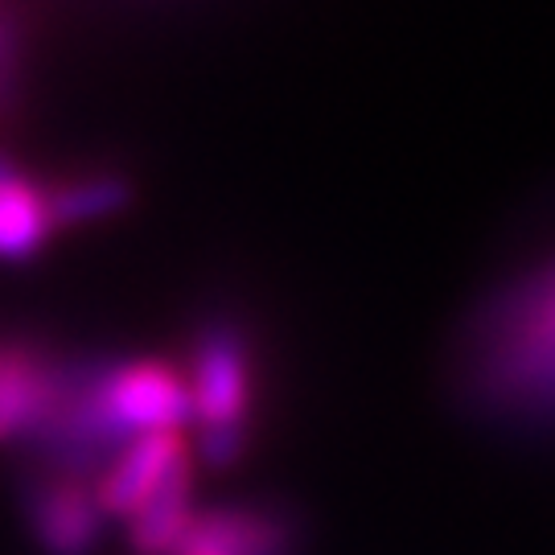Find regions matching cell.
<instances>
[{
    "label": "cell",
    "instance_id": "cell-2",
    "mask_svg": "<svg viewBox=\"0 0 555 555\" xmlns=\"http://www.w3.org/2000/svg\"><path fill=\"white\" fill-rule=\"evenodd\" d=\"M100 403L119 428V437L144 433H178L194 416V399L181 387V378L160 362L119 366L100 383Z\"/></svg>",
    "mask_w": 555,
    "mask_h": 555
},
{
    "label": "cell",
    "instance_id": "cell-8",
    "mask_svg": "<svg viewBox=\"0 0 555 555\" xmlns=\"http://www.w3.org/2000/svg\"><path fill=\"white\" fill-rule=\"evenodd\" d=\"M95 511L82 494L75 490H54L38 502V531L50 543V552L59 555H79L87 552V543L95 539Z\"/></svg>",
    "mask_w": 555,
    "mask_h": 555
},
{
    "label": "cell",
    "instance_id": "cell-5",
    "mask_svg": "<svg viewBox=\"0 0 555 555\" xmlns=\"http://www.w3.org/2000/svg\"><path fill=\"white\" fill-rule=\"evenodd\" d=\"M54 231L50 198L9 160H0V259H25Z\"/></svg>",
    "mask_w": 555,
    "mask_h": 555
},
{
    "label": "cell",
    "instance_id": "cell-9",
    "mask_svg": "<svg viewBox=\"0 0 555 555\" xmlns=\"http://www.w3.org/2000/svg\"><path fill=\"white\" fill-rule=\"evenodd\" d=\"M46 198H50V219H54V227H66V222H91L119 210L128 202V185L119 178L95 173V178L66 181V185H59Z\"/></svg>",
    "mask_w": 555,
    "mask_h": 555
},
{
    "label": "cell",
    "instance_id": "cell-10",
    "mask_svg": "<svg viewBox=\"0 0 555 555\" xmlns=\"http://www.w3.org/2000/svg\"><path fill=\"white\" fill-rule=\"evenodd\" d=\"M17 70V29H13V17L0 0V103L9 100V79Z\"/></svg>",
    "mask_w": 555,
    "mask_h": 555
},
{
    "label": "cell",
    "instance_id": "cell-7",
    "mask_svg": "<svg viewBox=\"0 0 555 555\" xmlns=\"http://www.w3.org/2000/svg\"><path fill=\"white\" fill-rule=\"evenodd\" d=\"M515 375L555 391V276L539 284L515 330Z\"/></svg>",
    "mask_w": 555,
    "mask_h": 555
},
{
    "label": "cell",
    "instance_id": "cell-6",
    "mask_svg": "<svg viewBox=\"0 0 555 555\" xmlns=\"http://www.w3.org/2000/svg\"><path fill=\"white\" fill-rule=\"evenodd\" d=\"M190 486H194V474H190V456H185V461H178L169 469V477L157 486V494L132 515V543H137V552H178L185 531H190V522H194L190 518Z\"/></svg>",
    "mask_w": 555,
    "mask_h": 555
},
{
    "label": "cell",
    "instance_id": "cell-1",
    "mask_svg": "<svg viewBox=\"0 0 555 555\" xmlns=\"http://www.w3.org/2000/svg\"><path fill=\"white\" fill-rule=\"evenodd\" d=\"M194 416L206 424V456L231 461L238 449V420L247 412L251 383H247V354L235 334H210L198 350L194 366Z\"/></svg>",
    "mask_w": 555,
    "mask_h": 555
},
{
    "label": "cell",
    "instance_id": "cell-3",
    "mask_svg": "<svg viewBox=\"0 0 555 555\" xmlns=\"http://www.w3.org/2000/svg\"><path fill=\"white\" fill-rule=\"evenodd\" d=\"M178 461H185L178 433H144L128 444V453L112 465V474L103 477L95 506L112 515H137Z\"/></svg>",
    "mask_w": 555,
    "mask_h": 555
},
{
    "label": "cell",
    "instance_id": "cell-11",
    "mask_svg": "<svg viewBox=\"0 0 555 555\" xmlns=\"http://www.w3.org/2000/svg\"><path fill=\"white\" fill-rule=\"evenodd\" d=\"M178 555H210V552H178Z\"/></svg>",
    "mask_w": 555,
    "mask_h": 555
},
{
    "label": "cell",
    "instance_id": "cell-4",
    "mask_svg": "<svg viewBox=\"0 0 555 555\" xmlns=\"http://www.w3.org/2000/svg\"><path fill=\"white\" fill-rule=\"evenodd\" d=\"M59 378L29 350L0 354V440L38 428L59 408Z\"/></svg>",
    "mask_w": 555,
    "mask_h": 555
}]
</instances>
